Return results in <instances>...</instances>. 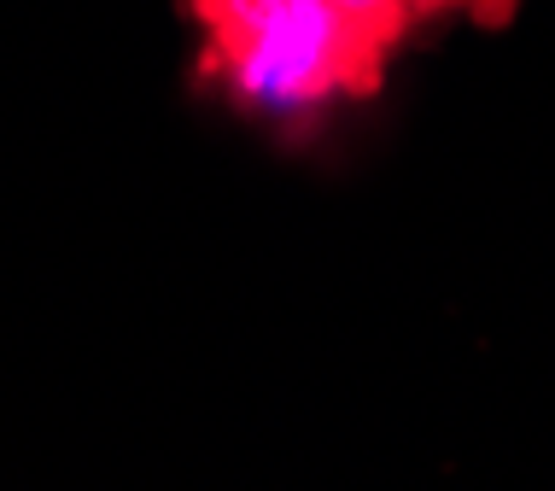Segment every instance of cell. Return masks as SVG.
<instances>
[{
	"label": "cell",
	"instance_id": "3957f363",
	"mask_svg": "<svg viewBox=\"0 0 555 491\" xmlns=\"http://www.w3.org/2000/svg\"><path fill=\"white\" fill-rule=\"evenodd\" d=\"M222 7H234V0H188L193 24H199V18H211V12H222Z\"/></svg>",
	"mask_w": 555,
	"mask_h": 491
},
{
	"label": "cell",
	"instance_id": "6da1fadb",
	"mask_svg": "<svg viewBox=\"0 0 555 491\" xmlns=\"http://www.w3.org/2000/svg\"><path fill=\"white\" fill-rule=\"evenodd\" d=\"M392 53L339 0H234L199 18V77L263 117H310L380 94Z\"/></svg>",
	"mask_w": 555,
	"mask_h": 491
},
{
	"label": "cell",
	"instance_id": "7a4b0ae2",
	"mask_svg": "<svg viewBox=\"0 0 555 491\" xmlns=\"http://www.w3.org/2000/svg\"><path fill=\"white\" fill-rule=\"evenodd\" d=\"M403 12H410L415 29L439 24V18H468L479 29H503L520 12V0H403Z\"/></svg>",
	"mask_w": 555,
	"mask_h": 491
}]
</instances>
